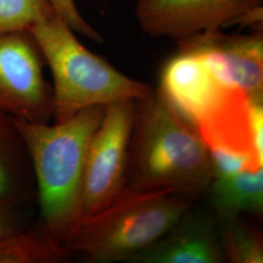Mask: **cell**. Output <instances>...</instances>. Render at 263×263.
<instances>
[{"mask_svg":"<svg viewBox=\"0 0 263 263\" xmlns=\"http://www.w3.org/2000/svg\"><path fill=\"white\" fill-rule=\"evenodd\" d=\"M104 110L105 105H95L54 125L15 119L34 176L37 223L66 248L80 222L87 154Z\"/></svg>","mask_w":263,"mask_h":263,"instance_id":"cell-1","label":"cell"},{"mask_svg":"<svg viewBox=\"0 0 263 263\" xmlns=\"http://www.w3.org/2000/svg\"><path fill=\"white\" fill-rule=\"evenodd\" d=\"M214 178L207 145L157 92L136 101L126 186L194 198Z\"/></svg>","mask_w":263,"mask_h":263,"instance_id":"cell-2","label":"cell"},{"mask_svg":"<svg viewBox=\"0 0 263 263\" xmlns=\"http://www.w3.org/2000/svg\"><path fill=\"white\" fill-rule=\"evenodd\" d=\"M53 76V119L64 122L80 110L153 94L151 85L121 73L88 50L56 14L28 28Z\"/></svg>","mask_w":263,"mask_h":263,"instance_id":"cell-3","label":"cell"},{"mask_svg":"<svg viewBox=\"0 0 263 263\" xmlns=\"http://www.w3.org/2000/svg\"><path fill=\"white\" fill-rule=\"evenodd\" d=\"M193 205V198L170 190L126 186L100 212L81 221L66 249L87 262L128 261L165 235Z\"/></svg>","mask_w":263,"mask_h":263,"instance_id":"cell-4","label":"cell"},{"mask_svg":"<svg viewBox=\"0 0 263 263\" xmlns=\"http://www.w3.org/2000/svg\"><path fill=\"white\" fill-rule=\"evenodd\" d=\"M135 112L136 101L105 105L87 154L80 222L107 206L126 187Z\"/></svg>","mask_w":263,"mask_h":263,"instance_id":"cell-5","label":"cell"},{"mask_svg":"<svg viewBox=\"0 0 263 263\" xmlns=\"http://www.w3.org/2000/svg\"><path fill=\"white\" fill-rule=\"evenodd\" d=\"M44 57L28 29L0 33V111L27 122L53 119Z\"/></svg>","mask_w":263,"mask_h":263,"instance_id":"cell-6","label":"cell"},{"mask_svg":"<svg viewBox=\"0 0 263 263\" xmlns=\"http://www.w3.org/2000/svg\"><path fill=\"white\" fill-rule=\"evenodd\" d=\"M262 0H138L135 15L152 37L175 40L237 24Z\"/></svg>","mask_w":263,"mask_h":263,"instance_id":"cell-7","label":"cell"},{"mask_svg":"<svg viewBox=\"0 0 263 263\" xmlns=\"http://www.w3.org/2000/svg\"><path fill=\"white\" fill-rule=\"evenodd\" d=\"M180 49L200 57L223 84L244 91L253 103H262L263 33L227 35L221 29L177 40Z\"/></svg>","mask_w":263,"mask_h":263,"instance_id":"cell-8","label":"cell"},{"mask_svg":"<svg viewBox=\"0 0 263 263\" xmlns=\"http://www.w3.org/2000/svg\"><path fill=\"white\" fill-rule=\"evenodd\" d=\"M233 88L219 81L197 54L179 48L161 69L157 93L195 130L199 119L215 108Z\"/></svg>","mask_w":263,"mask_h":263,"instance_id":"cell-9","label":"cell"},{"mask_svg":"<svg viewBox=\"0 0 263 263\" xmlns=\"http://www.w3.org/2000/svg\"><path fill=\"white\" fill-rule=\"evenodd\" d=\"M191 209V208H190ZM188 209L155 243L133 255V263H221L224 254L213 219Z\"/></svg>","mask_w":263,"mask_h":263,"instance_id":"cell-10","label":"cell"},{"mask_svg":"<svg viewBox=\"0 0 263 263\" xmlns=\"http://www.w3.org/2000/svg\"><path fill=\"white\" fill-rule=\"evenodd\" d=\"M36 188L25 140L15 118L0 111V204L28 209Z\"/></svg>","mask_w":263,"mask_h":263,"instance_id":"cell-11","label":"cell"},{"mask_svg":"<svg viewBox=\"0 0 263 263\" xmlns=\"http://www.w3.org/2000/svg\"><path fill=\"white\" fill-rule=\"evenodd\" d=\"M209 187L212 206L220 217L262 214V169L215 177Z\"/></svg>","mask_w":263,"mask_h":263,"instance_id":"cell-12","label":"cell"},{"mask_svg":"<svg viewBox=\"0 0 263 263\" xmlns=\"http://www.w3.org/2000/svg\"><path fill=\"white\" fill-rule=\"evenodd\" d=\"M70 255L38 223L0 236V263H63Z\"/></svg>","mask_w":263,"mask_h":263,"instance_id":"cell-13","label":"cell"},{"mask_svg":"<svg viewBox=\"0 0 263 263\" xmlns=\"http://www.w3.org/2000/svg\"><path fill=\"white\" fill-rule=\"evenodd\" d=\"M220 245L226 259L234 263H262V237L240 219V216L221 217Z\"/></svg>","mask_w":263,"mask_h":263,"instance_id":"cell-14","label":"cell"},{"mask_svg":"<svg viewBox=\"0 0 263 263\" xmlns=\"http://www.w3.org/2000/svg\"><path fill=\"white\" fill-rule=\"evenodd\" d=\"M55 14L49 0H0V33L28 29Z\"/></svg>","mask_w":263,"mask_h":263,"instance_id":"cell-15","label":"cell"},{"mask_svg":"<svg viewBox=\"0 0 263 263\" xmlns=\"http://www.w3.org/2000/svg\"><path fill=\"white\" fill-rule=\"evenodd\" d=\"M57 16L65 21L76 33H80L95 42H103L101 33L91 27L77 9L74 0H49Z\"/></svg>","mask_w":263,"mask_h":263,"instance_id":"cell-16","label":"cell"},{"mask_svg":"<svg viewBox=\"0 0 263 263\" xmlns=\"http://www.w3.org/2000/svg\"><path fill=\"white\" fill-rule=\"evenodd\" d=\"M26 210L0 204V236L26 227V217L24 216Z\"/></svg>","mask_w":263,"mask_h":263,"instance_id":"cell-17","label":"cell"}]
</instances>
